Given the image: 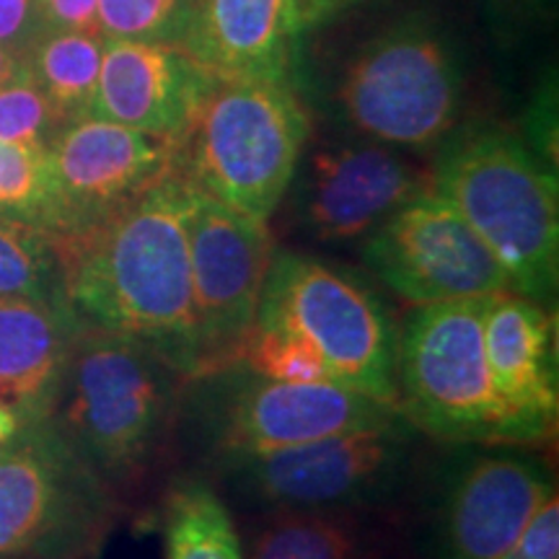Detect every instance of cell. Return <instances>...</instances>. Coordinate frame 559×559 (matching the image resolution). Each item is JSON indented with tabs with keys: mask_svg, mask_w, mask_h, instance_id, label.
<instances>
[{
	"mask_svg": "<svg viewBox=\"0 0 559 559\" xmlns=\"http://www.w3.org/2000/svg\"><path fill=\"white\" fill-rule=\"evenodd\" d=\"M190 192L171 166L94 228L50 241L68 306L83 324L143 342L185 379H198L205 366L192 298Z\"/></svg>",
	"mask_w": 559,
	"mask_h": 559,
	"instance_id": "obj_1",
	"label": "cell"
},
{
	"mask_svg": "<svg viewBox=\"0 0 559 559\" xmlns=\"http://www.w3.org/2000/svg\"><path fill=\"white\" fill-rule=\"evenodd\" d=\"M430 190L449 200L506 270L510 290L549 304L559 280L557 171L495 124H474L443 145Z\"/></svg>",
	"mask_w": 559,
	"mask_h": 559,
	"instance_id": "obj_2",
	"label": "cell"
},
{
	"mask_svg": "<svg viewBox=\"0 0 559 559\" xmlns=\"http://www.w3.org/2000/svg\"><path fill=\"white\" fill-rule=\"evenodd\" d=\"M309 117L285 81L218 79L174 145L171 166L194 190L270 221L298 171Z\"/></svg>",
	"mask_w": 559,
	"mask_h": 559,
	"instance_id": "obj_3",
	"label": "cell"
},
{
	"mask_svg": "<svg viewBox=\"0 0 559 559\" xmlns=\"http://www.w3.org/2000/svg\"><path fill=\"white\" fill-rule=\"evenodd\" d=\"M181 379L143 342L83 324L50 419L102 479L124 477L166 432Z\"/></svg>",
	"mask_w": 559,
	"mask_h": 559,
	"instance_id": "obj_4",
	"label": "cell"
},
{
	"mask_svg": "<svg viewBox=\"0 0 559 559\" xmlns=\"http://www.w3.org/2000/svg\"><path fill=\"white\" fill-rule=\"evenodd\" d=\"M485 298L415 306L396 334V407L443 443L528 440L495 389L481 332Z\"/></svg>",
	"mask_w": 559,
	"mask_h": 559,
	"instance_id": "obj_5",
	"label": "cell"
},
{
	"mask_svg": "<svg viewBox=\"0 0 559 559\" xmlns=\"http://www.w3.org/2000/svg\"><path fill=\"white\" fill-rule=\"evenodd\" d=\"M461 66L438 26L407 19L349 60L337 88L342 120L391 148H432L461 111Z\"/></svg>",
	"mask_w": 559,
	"mask_h": 559,
	"instance_id": "obj_6",
	"label": "cell"
},
{
	"mask_svg": "<svg viewBox=\"0 0 559 559\" xmlns=\"http://www.w3.org/2000/svg\"><path fill=\"white\" fill-rule=\"evenodd\" d=\"M190 394V419L218 456L262 453L342 432L402 423L400 407L337 381L285 383L254 376L241 362L210 370Z\"/></svg>",
	"mask_w": 559,
	"mask_h": 559,
	"instance_id": "obj_7",
	"label": "cell"
},
{
	"mask_svg": "<svg viewBox=\"0 0 559 559\" xmlns=\"http://www.w3.org/2000/svg\"><path fill=\"white\" fill-rule=\"evenodd\" d=\"M254 321L304 337L334 381L396 407V330L355 277L313 257L275 251Z\"/></svg>",
	"mask_w": 559,
	"mask_h": 559,
	"instance_id": "obj_8",
	"label": "cell"
},
{
	"mask_svg": "<svg viewBox=\"0 0 559 559\" xmlns=\"http://www.w3.org/2000/svg\"><path fill=\"white\" fill-rule=\"evenodd\" d=\"M419 436L407 419L386 428L218 456V472L236 498L275 510H360L400 492Z\"/></svg>",
	"mask_w": 559,
	"mask_h": 559,
	"instance_id": "obj_9",
	"label": "cell"
},
{
	"mask_svg": "<svg viewBox=\"0 0 559 559\" xmlns=\"http://www.w3.org/2000/svg\"><path fill=\"white\" fill-rule=\"evenodd\" d=\"M104 508L102 477L50 417L0 445V559L70 555L96 534Z\"/></svg>",
	"mask_w": 559,
	"mask_h": 559,
	"instance_id": "obj_10",
	"label": "cell"
},
{
	"mask_svg": "<svg viewBox=\"0 0 559 559\" xmlns=\"http://www.w3.org/2000/svg\"><path fill=\"white\" fill-rule=\"evenodd\" d=\"M362 262L415 306L487 298L510 290L508 275L449 200L419 192L362 241Z\"/></svg>",
	"mask_w": 559,
	"mask_h": 559,
	"instance_id": "obj_11",
	"label": "cell"
},
{
	"mask_svg": "<svg viewBox=\"0 0 559 559\" xmlns=\"http://www.w3.org/2000/svg\"><path fill=\"white\" fill-rule=\"evenodd\" d=\"M174 145L124 124L81 117L45 148L47 202L39 228L70 239L128 205L171 169Z\"/></svg>",
	"mask_w": 559,
	"mask_h": 559,
	"instance_id": "obj_12",
	"label": "cell"
},
{
	"mask_svg": "<svg viewBox=\"0 0 559 559\" xmlns=\"http://www.w3.org/2000/svg\"><path fill=\"white\" fill-rule=\"evenodd\" d=\"M192 298L202 349V373L230 366L254 326L272 262L267 223L249 218L210 194L190 192Z\"/></svg>",
	"mask_w": 559,
	"mask_h": 559,
	"instance_id": "obj_13",
	"label": "cell"
},
{
	"mask_svg": "<svg viewBox=\"0 0 559 559\" xmlns=\"http://www.w3.org/2000/svg\"><path fill=\"white\" fill-rule=\"evenodd\" d=\"M551 495L557 485L542 461L521 453L464 459L438 506V559H500Z\"/></svg>",
	"mask_w": 559,
	"mask_h": 559,
	"instance_id": "obj_14",
	"label": "cell"
},
{
	"mask_svg": "<svg viewBox=\"0 0 559 559\" xmlns=\"http://www.w3.org/2000/svg\"><path fill=\"white\" fill-rule=\"evenodd\" d=\"M425 190H430V174L391 145L373 140L326 145L306 166L298 218L321 243L358 241Z\"/></svg>",
	"mask_w": 559,
	"mask_h": 559,
	"instance_id": "obj_15",
	"label": "cell"
},
{
	"mask_svg": "<svg viewBox=\"0 0 559 559\" xmlns=\"http://www.w3.org/2000/svg\"><path fill=\"white\" fill-rule=\"evenodd\" d=\"M215 81L179 45L104 39L88 115L177 145Z\"/></svg>",
	"mask_w": 559,
	"mask_h": 559,
	"instance_id": "obj_16",
	"label": "cell"
},
{
	"mask_svg": "<svg viewBox=\"0 0 559 559\" xmlns=\"http://www.w3.org/2000/svg\"><path fill=\"white\" fill-rule=\"evenodd\" d=\"M485 353L500 400L513 412L528 440L547 438L557 423L555 317L521 293L485 298Z\"/></svg>",
	"mask_w": 559,
	"mask_h": 559,
	"instance_id": "obj_17",
	"label": "cell"
},
{
	"mask_svg": "<svg viewBox=\"0 0 559 559\" xmlns=\"http://www.w3.org/2000/svg\"><path fill=\"white\" fill-rule=\"evenodd\" d=\"M300 0H192L179 47L215 79L285 81Z\"/></svg>",
	"mask_w": 559,
	"mask_h": 559,
	"instance_id": "obj_18",
	"label": "cell"
},
{
	"mask_svg": "<svg viewBox=\"0 0 559 559\" xmlns=\"http://www.w3.org/2000/svg\"><path fill=\"white\" fill-rule=\"evenodd\" d=\"M81 326L70 306L0 298V400L24 423L50 417Z\"/></svg>",
	"mask_w": 559,
	"mask_h": 559,
	"instance_id": "obj_19",
	"label": "cell"
},
{
	"mask_svg": "<svg viewBox=\"0 0 559 559\" xmlns=\"http://www.w3.org/2000/svg\"><path fill=\"white\" fill-rule=\"evenodd\" d=\"M104 55L102 34L45 29L24 55V68L39 83L66 122L81 120L94 104Z\"/></svg>",
	"mask_w": 559,
	"mask_h": 559,
	"instance_id": "obj_20",
	"label": "cell"
},
{
	"mask_svg": "<svg viewBox=\"0 0 559 559\" xmlns=\"http://www.w3.org/2000/svg\"><path fill=\"white\" fill-rule=\"evenodd\" d=\"M166 559H243L234 515L213 487L181 479L164 502Z\"/></svg>",
	"mask_w": 559,
	"mask_h": 559,
	"instance_id": "obj_21",
	"label": "cell"
},
{
	"mask_svg": "<svg viewBox=\"0 0 559 559\" xmlns=\"http://www.w3.org/2000/svg\"><path fill=\"white\" fill-rule=\"evenodd\" d=\"M249 559H366V542L353 510H275Z\"/></svg>",
	"mask_w": 559,
	"mask_h": 559,
	"instance_id": "obj_22",
	"label": "cell"
},
{
	"mask_svg": "<svg viewBox=\"0 0 559 559\" xmlns=\"http://www.w3.org/2000/svg\"><path fill=\"white\" fill-rule=\"evenodd\" d=\"M0 298L68 306L66 277L50 236L9 213H0Z\"/></svg>",
	"mask_w": 559,
	"mask_h": 559,
	"instance_id": "obj_23",
	"label": "cell"
},
{
	"mask_svg": "<svg viewBox=\"0 0 559 559\" xmlns=\"http://www.w3.org/2000/svg\"><path fill=\"white\" fill-rule=\"evenodd\" d=\"M234 362H241L243 368L254 376L270 381L285 383H324L334 381L332 370L321 360V355L309 342L298 334H293L283 326L257 324L251 326L243 337L239 355Z\"/></svg>",
	"mask_w": 559,
	"mask_h": 559,
	"instance_id": "obj_24",
	"label": "cell"
},
{
	"mask_svg": "<svg viewBox=\"0 0 559 559\" xmlns=\"http://www.w3.org/2000/svg\"><path fill=\"white\" fill-rule=\"evenodd\" d=\"M192 0H96L104 39L179 45Z\"/></svg>",
	"mask_w": 559,
	"mask_h": 559,
	"instance_id": "obj_25",
	"label": "cell"
},
{
	"mask_svg": "<svg viewBox=\"0 0 559 559\" xmlns=\"http://www.w3.org/2000/svg\"><path fill=\"white\" fill-rule=\"evenodd\" d=\"M66 124L24 66L0 86V140L5 143L47 148Z\"/></svg>",
	"mask_w": 559,
	"mask_h": 559,
	"instance_id": "obj_26",
	"label": "cell"
},
{
	"mask_svg": "<svg viewBox=\"0 0 559 559\" xmlns=\"http://www.w3.org/2000/svg\"><path fill=\"white\" fill-rule=\"evenodd\" d=\"M47 202L45 148L0 140V213L39 226Z\"/></svg>",
	"mask_w": 559,
	"mask_h": 559,
	"instance_id": "obj_27",
	"label": "cell"
},
{
	"mask_svg": "<svg viewBox=\"0 0 559 559\" xmlns=\"http://www.w3.org/2000/svg\"><path fill=\"white\" fill-rule=\"evenodd\" d=\"M45 32L41 21L39 0H0V47L19 55L24 62V55Z\"/></svg>",
	"mask_w": 559,
	"mask_h": 559,
	"instance_id": "obj_28",
	"label": "cell"
},
{
	"mask_svg": "<svg viewBox=\"0 0 559 559\" xmlns=\"http://www.w3.org/2000/svg\"><path fill=\"white\" fill-rule=\"evenodd\" d=\"M500 559H559V500L557 495L544 502L531 519L521 539Z\"/></svg>",
	"mask_w": 559,
	"mask_h": 559,
	"instance_id": "obj_29",
	"label": "cell"
},
{
	"mask_svg": "<svg viewBox=\"0 0 559 559\" xmlns=\"http://www.w3.org/2000/svg\"><path fill=\"white\" fill-rule=\"evenodd\" d=\"M485 3L502 39L523 37L536 24H547L557 9V0H485Z\"/></svg>",
	"mask_w": 559,
	"mask_h": 559,
	"instance_id": "obj_30",
	"label": "cell"
},
{
	"mask_svg": "<svg viewBox=\"0 0 559 559\" xmlns=\"http://www.w3.org/2000/svg\"><path fill=\"white\" fill-rule=\"evenodd\" d=\"M45 29L102 34L96 0H39Z\"/></svg>",
	"mask_w": 559,
	"mask_h": 559,
	"instance_id": "obj_31",
	"label": "cell"
},
{
	"mask_svg": "<svg viewBox=\"0 0 559 559\" xmlns=\"http://www.w3.org/2000/svg\"><path fill=\"white\" fill-rule=\"evenodd\" d=\"M24 419H21V415L16 409L11 407V404H5L3 400H0V445H5L9 440H13L21 432V428H24Z\"/></svg>",
	"mask_w": 559,
	"mask_h": 559,
	"instance_id": "obj_32",
	"label": "cell"
},
{
	"mask_svg": "<svg viewBox=\"0 0 559 559\" xmlns=\"http://www.w3.org/2000/svg\"><path fill=\"white\" fill-rule=\"evenodd\" d=\"M347 0H304V9H300V19L306 21H317L326 13H332L340 5H345Z\"/></svg>",
	"mask_w": 559,
	"mask_h": 559,
	"instance_id": "obj_33",
	"label": "cell"
},
{
	"mask_svg": "<svg viewBox=\"0 0 559 559\" xmlns=\"http://www.w3.org/2000/svg\"><path fill=\"white\" fill-rule=\"evenodd\" d=\"M21 66H24V62H21L19 55L5 50V47H0V86H3L9 79H13V75L21 70Z\"/></svg>",
	"mask_w": 559,
	"mask_h": 559,
	"instance_id": "obj_34",
	"label": "cell"
}]
</instances>
